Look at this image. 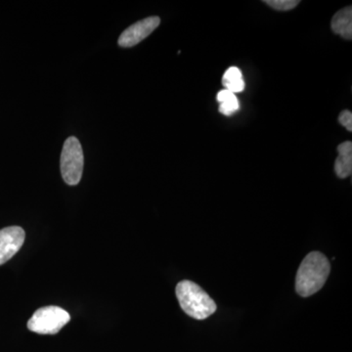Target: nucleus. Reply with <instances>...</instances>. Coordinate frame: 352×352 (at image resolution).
<instances>
[{"label":"nucleus","mask_w":352,"mask_h":352,"mask_svg":"<svg viewBox=\"0 0 352 352\" xmlns=\"http://www.w3.org/2000/svg\"><path fill=\"white\" fill-rule=\"evenodd\" d=\"M330 271V263L323 254L310 252L303 259L296 273V293L302 298L314 295L325 285Z\"/></svg>","instance_id":"nucleus-1"},{"label":"nucleus","mask_w":352,"mask_h":352,"mask_svg":"<svg viewBox=\"0 0 352 352\" xmlns=\"http://www.w3.org/2000/svg\"><path fill=\"white\" fill-rule=\"evenodd\" d=\"M175 294L183 311L192 318L204 320L217 311L214 300L194 282L189 280L179 282Z\"/></svg>","instance_id":"nucleus-2"},{"label":"nucleus","mask_w":352,"mask_h":352,"mask_svg":"<svg viewBox=\"0 0 352 352\" xmlns=\"http://www.w3.org/2000/svg\"><path fill=\"white\" fill-rule=\"evenodd\" d=\"M71 320V316L63 308L45 307L39 308L28 322V328L39 335H55Z\"/></svg>","instance_id":"nucleus-3"},{"label":"nucleus","mask_w":352,"mask_h":352,"mask_svg":"<svg viewBox=\"0 0 352 352\" xmlns=\"http://www.w3.org/2000/svg\"><path fill=\"white\" fill-rule=\"evenodd\" d=\"M82 147L78 139L71 136L65 141L61 154V173L64 182L75 186L82 179L83 163Z\"/></svg>","instance_id":"nucleus-4"},{"label":"nucleus","mask_w":352,"mask_h":352,"mask_svg":"<svg viewBox=\"0 0 352 352\" xmlns=\"http://www.w3.org/2000/svg\"><path fill=\"white\" fill-rule=\"evenodd\" d=\"M25 234L19 226H10L0 230V265L7 263L20 251Z\"/></svg>","instance_id":"nucleus-5"},{"label":"nucleus","mask_w":352,"mask_h":352,"mask_svg":"<svg viewBox=\"0 0 352 352\" xmlns=\"http://www.w3.org/2000/svg\"><path fill=\"white\" fill-rule=\"evenodd\" d=\"M161 19L159 17H149L131 25L120 34L119 45L122 47H132L136 45L143 39L148 38L159 27Z\"/></svg>","instance_id":"nucleus-6"},{"label":"nucleus","mask_w":352,"mask_h":352,"mask_svg":"<svg viewBox=\"0 0 352 352\" xmlns=\"http://www.w3.org/2000/svg\"><path fill=\"white\" fill-rule=\"evenodd\" d=\"M339 157L336 160L335 173L339 178H346L352 173V143L351 141L342 143L338 147Z\"/></svg>","instance_id":"nucleus-7"},{"label":"nucleus","mask_w":352,"mask_h":352,"mask_svg":"<svg viewBox=\"0 0 352 352\" xmlns=\"http://www.w3.org/2000/svg\"><path fill=\"white\" fill-rule=\"evenodd\" d=\"M331 25L335 34H339L347 41H351L352 38V7H346L336 13Z\"/></svg>","instance_id":"nucleus-8"},{"label":"nucleus","mask_w":352,"mask_h":352,"mask_svg":"<svg viewBox=\"0 0 352 352\" xmlns=\"http://www.w3.org/2000/svg\"><path fill=\"white\" fill-rule=\"evenodd\" d=\"M222 85L226 90L232 94H239L245 89V82L243 80L242 72L237 67H231L222 76Z\"/></svg>","instance_id":"nucleus-9"},{"label":"nucleus","mask_w":352,"mask_h":352,"mask_svg":"<svg viewBox=\"0 0 352 352\" xmlns=\"http://www.w3.org/2000/svg\"><path fill=\"white\" fill-rule=\"evenodd\" d=\"M217 101L220 103L219 112L222 115L231 116L240 110L237 97L229 90H220L217 94Z\"/></svg>","instance_id":"nucleus-10"},{"label":"nucleus","mask_w":352,"mask_h":352,"mask_svg":"<svg viewBox=\"0 0 352 352\" xmlns=\"http://www.w3.org/2000/svg\"><path fill=\"white\" fill-rule=\"evenodd\" d=\"M263 2L275 10L279 11L292 10L300 4L298 0H264Z\"/></svg>","instance_id":"nucleus-11"},{"label":"nucleus","mask_w":352,"mask_h":352,"mask_svg":"<svg viewBox=\"0 0 352 352\" xmlns=\"http://www.w3.org/2000/svg\"><path fill=\"white\" fill-rule=\"evenodd\" d=\"M339 122L342 126L346 127L349 132L352 131V113L351 111H344L340 113Z\"/></svg>","instance_id":"nucleus-12"}]
</instances>
